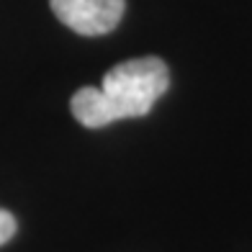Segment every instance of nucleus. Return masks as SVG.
<instances>
[{"instance_id": "f257e3e1", "label": "nucleus", "mask_w": 252, "mask_h": 252, "mask_svg": "<svg viewBox=\"0 0 252 252\" xmlns=\"http://www.w3.org/2000/svg\"><path fill=\"white\" fill-rule=\"evenodd\" d=\"M167 85L170 72L159 57L126 60L103 75L100 88H80L70 100V111L88 129H103L121 119L147 116Z\"/></svg>"}, {"instance_id": "f03ea898", "label": "nucleus", "mask_w": 252, "mask_h": 252, "mask_svg": "<svg viewBox=\"0 0 252 252\" xmlns=\"http://www.w3.org/2000/svg\"><path fill=\"white\" fill-rule=\"evenodd\" d=\"M52 13L80 36H103L124 18V0H49Z\"/></svg>"}, {"instance_id": "7ed1b4c3", "label": "nucleus", "mask_w": 252, "mask_h": 252, "mask_svg": "<svg viewBox=\"0 0 252 252\" xmlns=\"http://www.w3.org/2000/svg\"><path fill=\"white\" fill-rule=\"evenodd\" d=\"M16 229H18V224H16V219H13V214L5 211V209H0V247L13 239Z\"/></svg>"}]
</instances>
